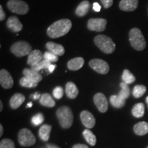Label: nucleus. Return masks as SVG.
<instances>
[{"label": "nucleus", "instance_id": "f257e3e1", "mask_svg": "<svg viewBox=\"0 0 148 148\" xmlns=\"http://www.w3.org/2000/svg\"><path fill=\"white\" fill-rule=\"evenodd\" d=\"M72 23L68 18H62L55 21L47 28V34L50 38H56L63 36L69 32Z\"/></svg>", "mask_w": 148, "mask_h": 148}, {"label": "nucleus", "instance_id": "f03ea898", "mask_svg": "<svg viewBox=\"0 0 148 148\" xmlns=\"http://www.w3.org/2000/svg\"><path fill=\"white\" fill-rule=\"evenodd\" d=\"M56 116L60 126L63 128H69L73 124V115L71 108L68 106H62L56 111Z\"/></svg>", "mask_w": 148, "mask_h": 148}, {"label": "nucleus", "instance_id": "7ed1b4c3", "mask_svg": "<svg viewBox=\"0 0 148 148\" xmlns=\"http://www.w3.org/2000/svg\"><path fill=\"white\" fill-rule=\"evenodd\" d=\"M129 40L132 47L137 51H142L146 47L145 39L141 31L134 27L129 32Z\"/></svg>", "mask_w": 148, "mask_h": 148}, {"label": "nucleus", "instance_id": "20e7f679", "mask_svg": "<svg viewBox=\"0 0 148 148\" xmlns=\"http://www.w3.org/2000/svg\"><path fill=\"white\" fill-rule=\"evenodd\" d=\"M94 42L101 51L108 54L112 53L115 50L116 45L113 40L105 35L100 34L96 36L94 38Z\"/></svg>", "mask_w": 148, "mask_h": 148}, {"label": "nucleus", "instance_id": "39448f33", "mask_svg": "<svg viewBox=\"0 0 148 148\" xmlns=\"http://www.w3.org/2000/svg\"><path fill=\"white\" fill-rule=\"evenodd\" d=\"M10 51L16 56L23 57L32 51V46L26 41H18L11 46Z\"/></svg>", "mask_w": 148, "mask_h": 148}, {"label": "nucleus", "instance_id": "423d86ee", "mask_svg": "<svg viewBox=\"0 0 148 148\" xmlns=\"http://www.w3.org/2000/svg\"><path fill=\"white\" fill-rule=\"evenodd\" d=\"M7 7L11 12L18 14H25L29 11V5L22 0H9Z\"/></svg>", "mask_w": 148, "mask_h": 148}, {"label": "nucleus", "instance_id": "0eeeda50", "mask_svg": "<svg viewBox=\"0 0 148 148\" xmlns=\"http://www.w3.org/2000/svg\"><path fill=\"white\" fill-rule=\"evenodd\" d=\"M18 140L20 145L27 147L33 145L36 143V138L29 129L23 128L18 133Z\"/></svg>", "mask_w": 148, "mask_h": 148}, {"label": "nucleus", "instance_id": "6e6552de", "mask_svg": "<svg viewBox=\"0 0 148 148\" xmlns=\"http://www.w3.org/2000/svg\"><path fill=\"white\" fill-rule=\"evenodd\" d=\"M89 66L94 71L100 74H107L109 71V65L105 60L101 59L95 58L90 61Z\"/></svg>", "mask_w": 148, "mask_h": 148}, {"label": "nucleus", "instance_id": "1a4fd4ad", "mask_svg": "<svg viewBox=\"0 0 148 148\" xmlns=\"http://www.w3.org/2000/svg\"><path fill=\"white\" fill-rule=\"evenodd\" d=\"M107 21L101 18H92L88 21L87 27L90 31L102 32L106 29Z\"/></svg>", "mask_w": 148, "mask_h": 148}, {"label": "nucleus", "instance_id": "9d476101", "mask_svg": "<svg viewBox=\"0 0 148 148\" xmlns=\"http://www.w3.org/2000/svg\"><path fill=\"white\" fill-rule=\"evenodd\" d=\"M93 100L95 106H97L99 112L104 113V112H106L108 110V101H107L106 96L103 95V93H101V92L96 93L95 96H94Z\"/></svg>", "mask_w": 148, "mask_h": 148}, {"label": "nucleus", "instance_id": "9b49d317", "mask_svg": "<svg viewBox=\"0 0 148 148\" xmlns=\"http://www.w3.org/2000/svg\"><path fill=\"white\" fill-rule=\"evenodd\" d=\"M0 84L3 88L9 89L12 88L14 84V81L10 73L5 69H1L0 71Z\"/></svg>", "mask_w": 148, "mask_h": 148}, {"label": "nucleus", "instance_id": "f8f14e48", "mask_svg": "<svg viewBox=\"0 0 148 148\" xmlns=\"http://www.w3.org/2000/svg\"><path fill=\"white\" fill-rule=\"evenodd\" d=\"M80 119L82 124L87 128H92L95 124V119L89 111L84 110L80 113Z\"/></svg>", "mask_w": 148, "mask_h": 148}, {"label": "nucleus", "instance_id": "ddd939ff", "mask_svg": "<svg viewBox=\"0 0 148 148\" xmlns=\"http://www.w3.org/2000/svg\"><path fill=\"white\" fill-rule=\"evenodd\" d=\"M7 27L13 32H19L23 29V25L15 16H11L6 22Z\"/></svg>", "mask_w": 148, "mask_h": 148}, {"label": "nucleus", "instance_id": "4468645a", "mask_svg": "<svg viewBox=\"0 0 148 148\" xmlns=\"http://www.w3.org/2000/svg\"><path fill=\"white\" fill-rule=\"evenodd\" d=\"M138 0H121L119 2V8L126 12H132L137 8Z\"/></svg>", "mask_w": 148, "mask_h": 148}, {"label": "nucleus", "instance_id": "2eb2a0df", "mask_svg": "<svg viewBox=\"0 0 148 148\" xmlns=\"http://www.w3.org/2000/svg\"><path fill=\"white\" fill-rule=\"evenodd\" d=\"M44 58L43 54L41 52V51L35 49L31 51L28 54V58H27V64L32 66L35 64L38 63L40 62L42 59Z\"/></svg>", "mask_w": 148, "mask_h": 148}, {"label": "nucleus", "instance_id": "dca6fc26", "mask_svg": "<svg viewBox=\"0 0 148 148\" xmlns=\"http://www.w3.org/2000/svg\"><path fill=\"white\" fill-rule=\"evenodd\" d=\"M23 73L24 77H26L27 78L33 81V82L38 83L42 80V77L40 74L38 73V71L36 70L31 69H24L23 71Z\"/></svg>", "mask_w": 148, "mask_h": 148}, {"label": "nucleus", "instance_id": "f3484780", "mask_svg": "<svg viewBox=\"0 0 148 148\" xmlns=\"http://www.w3.org/2000/svg\"><path fill=\"white\" fill-rule=\"evenodd\" d=\"M46 48L51 52L58 56H63L64 53V48L62 45L53 42H48L46 44Z\"/></svg>", "mask_w": 148, "mask_h": 148}, {"label": "nucleus", "instance_id": "a211bd4d", "mask_svg": "<svg viewBox=\"0 0 148 148\" xmlns=\"http://www.w3.org/2000/svg\"><path fill=\"white\" fill-rule=\"evenodd\" d=\"M84 64V60L82 57L72 58L67 63V66L69 69L71 71H77L82 67Z\"/></svg>", "mask_w": 148, "mask_h": 148}, {"label": "nucleus", "instance_id": "6ab92c4d", "mask_svg": "<svg viewBox=\"0 0 148 148\" xmlns=\"http://www.w3.org/2000/svg\"><path fill=\"white\" fill-rule=\"evenodd\" d=\"M25 97L21 93H15L10 99V106L12 109L18 108L25 101Z\"/></svg>", "mask_w": 148, "mask_h": 148}, {"label": "nucleus", "instance_id": "aec40b11", "mask_svg": "<svg viewBox=\"0 0 148 148\" xmlns=\"http://www.w3.org/2000/svg\"><path fill=\"white\" fill-rule=\"evenodd\" d=\"M90 7V2L87 0H84L77 5L76 10H75V14L78 16H84L88 13Z\"/></svg>", "mask_w": 148, "mask_h": 148}, {"label": "nucleus", "instance_id": "412c9836", "mask_svg": "<svg viewBox=\"0 0 148 148\" xmlns=\"http://www.w3.org/2000/svg\"><path fill=\"white\" fill-rule=\"evenodd\" d=\"M65 92L66 96L70 99H75L78 95V88H77L76 85L71 82L66 83L65 86Z\"/></svg>", "mask_w": 148, "mask_h": 148}, {"label": "nucleus", "instance_id": "4be33fe9", "mask_svg": "<svg viewBox=\"0 0 148 148\" xmlns=\"http://www.w3.org/2000/svg\"><path fill=\"white\" fill-rule=\"evenodd\" d=\"M134 132L138 136H143L148 133V123L145 121H140L135 124Z\"/></svg>", "mask_w": 148, "mask_h": 148}, {"label": "nucleus", "instance_id": "5701e85b", "mask_svg": "<svg viewBox=\"0 0 148 148\" xmlns=\"http://www.w3.org/2000/svg\"><path fill=\"white\" fill-rule=\"evenodd\" d=\"M51 130V126L50 125L44 124L40 127L38 134L40 139L43 140V141H47L49 138V135Z\"/></svg>", "mask_w": 148, "mask_h": 148}, {"label": "nucleus", "instance_id": "b1692460", "mask_svg": "<svg viewBox=\"0 0 148 148\" xmlns=\"http://www.w3.org/2000/svg\"><path fill=\"white\" fill-rule=\"evenodd\" d=\"M40 103L42 106L52 108L55 106L56 102L49 93H43L40 98Z\"/></svg>", "mask_w": 148, "mask_h": 148}, {"label": "nucleus", "instance_id": "393cba45", "mask_svg": "<svg viewBox=\"0 0 148 148\" xmlns=\"http://www.w3.org/2000/svg\"><path fill=\"white\" fill-rule=\"evenodd\" d=\"M145 113V106L143 103H138L135 104L132 108V115L136 118H140L143 116Z\"/></svg>", "mask_w": 148, "mask_h": 148}, {"label": "nucleus", "instance_id": "a878e982", "mask_svg": "<svg viewBox=\"0 0 148 148\" xmlns=\"http://www.w3.org/2000/svg\"><path fill=\"white\" fill-rule=\"evenodd\" d=\"M83 136L87 143L91 146H94L97 143V138L95 134L92 133L90 130L86 129L83 131Z\"/></svg>", "mask_w": 148, "mask_h": 148}, {"label": "nucleus", "instance_id": "bb28decb", "mask_svg": "<svg viewBox=\"0 0 148 148\" xmlns=\"http://www.w3.org/2000/svg\"><path fill=\"white\" fill-rule=\"evenodd\" d=\"M110 101L111 104H112V106L116 108H122L125 103V99H122V98L120 97L118 95H114L111 96L110 97Z\"/></svg>", "mask_w": 148, "mask_h": 148}, {"label": "nucleus", "instance_id": "cd10ccee", "mask_svg": "<svg viewBox=\"0 0 148 148\" xmlns=\"http://www.w3.org/2000/svg\"><path fill=\"white\" fill-rule=\"evenodd\" d=\"M122 80L125 84H130L135 82L136 78H135L134 75L128 69H125L123 72V74H122Z\"/></svg>", "mask_w": 148, "mask_h": 148}, {"label": "nucleus", "instance_id": "c85d7f7f", "mask_svg": "<svg viewBox=\"0 0 148 148\" xmlns=\"http://www.w3.org/2000/svg\"><path fill=\"white\" fill-rule=\"evenodd\" d=\"M51 62L50 61L46 60V59L43 58L42 60L40 61V62H38V63L35 64L34 65L31 66V68L33 69L36 70L37 71H39L41 69H48L49 66L51 65Z\"/></svg>", "mask_w": 148, "mask_h": 148}, {"label": "nucleus", "instance_id": "c756f323", "mask_svg": "<svg viewBox=\"0 0 148 148\" xmlns=\"http://www.w3.org/2000/svg\"><path fill=\"white\" fill-rule=\"evenodd\" d=\"M120 86H121V89L120 90L118 95L122 99H125L129 97L130 94V89L128 84H125V82H122L120 83Z\"/></svg>", "mask_w": 148, "mask_h": 148}, {"label": "nucleus", "instance_id": "7c9ffc66", "mask_svg": "<svg viewBox=\"0 0 148 148\" xmlns=\"http://www.w3.org/2000/svg\"><path fill=\"white\" fill-rule=\"evenodd\" d=\"M147 88L144 85H136L133 88L132 94L135 98L142 97L145 93Z\"/></svg>", "mask_w": 148, "mask_h": 148}, {"label": "nucleus", "instance_id": "2f4dec72", "mask_svg": "<svg viewBox=\"0 0 148 148\" xmlns=\"http://www.w3.org/2000/svg\"><path fill=\"white\" fill-rule=\"evenodd\" d=\"M19 84H21V86H23V87L34 88L36 87L37 84H38V83L33 82V81L30 80L29 79L27 78L26 77H23L20 79Z\"/></svg>", "mask_w": 148, "mask_h": 148}, {"label": "nucleus", "instance_id": "473e14b6", "mask_svg": "<svg viewBox=\"0 0 148 148\" xmlns=\"http://www.w3.org/2000/svg\"><path fill=\"white\" fill-rule=\"evenodd\" d=\"M0 148H15V145L12 140L4 138L0 142Z\"/></svg>", "mask_w": 148, "mask_h": 148}, {"label": "nucleus", "instance_id": "72a5a7b5", "mask_svg": "<svg viewBox=\"0 0 148 148\" xmlns=\"http://www.w3.org/2000/svg\"><path fill=\"white\" fill-rule=\"evenodd\" d=\"M44 58L46 60L50 61L51 62H56L58 60V56L57 55L54 54V53L51 52V51H45L43 54Z\"/></svg>", "mask_w": 148, "mask_h": 148}, {"label": "nucleus", "instance_id": "f704fd0d", "mask_svg": "<svg viewBox=\"0 0 148 148\" xmlns=\"http://www.w3.org/2000/svg\"><path fill=\"white\" fill-rule=\"evenodd\" d=\"M44 121V116L42 115V113H38L33 116L32 118V123L33 125H39Z\"/></svg>", "mask_w": 148, "mask_h": 148}, {"label": "nucleus", "instance_id": "c9c22d12", "mask_svg": "<svg viewBox=\"0 0 148 148\" xmlns=\"http://www.w3.org/2000/svg\"><path fill=\"white\" fill-rule=\"evenodd\" d=\"M53 95L56 99H59L63 96V89L61 86H56L53 90Z\"/></svg>", "mask_w": 148, "mask_h": 148}, {"label": "nucleus", "instance_id": "e433bc0d", "mask_svg": "<svg viewBox=\"0 0 148 148\" xmlns=\"http://www.w3.org/2000/svg\"><path fill=\"white\" fill-rule=\"evenodd\" d=\"M101 3H102L104 8H109L110 7L112 6V3H113V0H100Z\"/></svg>", "mask_w": 148, "mask_h": 148}, {"label": "nucleus", "instance_id": "4c0bfd02", "mask_svg": "<svg viewBox=\"0 0 148 148\" xmlns=\"http://www.w3.org/2000/svg\"><path fill=\"white\" fill-rule=\"evenodd\" d=\"M5 18V14L3 10L2 5H0V21H3Z\"/></svg>", "mask_w": 148, "mask_h": 148}, {"label": "nucleus", "instance_id": "58836bf2", "mask_svg": "<svg viewBox=\"0 0 148 148\" xmlns=\"http://www.w3.org/2000/svg\"><path fill=\"white\" fill-rule=\"evenodd\" d=\"M92 8L95 12H99L101 10V6L97 2H95L92 5Z\"/></svg>", "mask_w": 148, "mask_h": 148}, {"label": "nucleus", "instance_id": "ea45409f", "mask_svg": "<svg viewBox=\"0 0 148 148\" xmlns=\"http://www.w3.org/2000/svg\"><path fill=\"white\" fill-rule=\"evenodd\" d=\"M72 148H89L87 145H84V144H75Z\"/></svg>", "mask_w": 148, "mask_h": 148}, {"label": "nucleus", "instance_id": "a19ab883", "mask_svg": "<svg viewBox=\"0 0 148 148\" xmlns=\"http://www.w3.org/2000/svg\"><path fill=\"white\" fill-rule=\"evenodd\" d=\"M32 97H33V99H40V97H41V95H40V93H38V92H36L34 95H32Z\"/></svg>", "mask_w": 148, "mask_h": 148}, {"label": "nucleus", "instance_id": "79ce46f5", "mask_svg": "<svg viewBox=\"0 0 148 148\" xmlns=\"http://www.w3.org/2000/svg\"><path fill=\"white\" fill-rule=\"evenodd\" d=\"M56 66L55 64H51V65L49 66V68H48V70H49V73H52V72L54 71Z\"/></svg>", "mask_w": 148, "mask_h": 148}, {"label": "nucleus", "instance_id": "37998d69", "mask_svg": "<svg viewBox=\"0 0 148 148\" xmlns=\"http://www.w3.org/2000/svg\"><path fill=\"white\" fill-rule=\"evenodd\" d=\"M46 147L47 148H60L58 146L56 145H53V144H47L46 145Z\"/></svg>", "mask_w": 148, "mask_h": 148}, {"label": "nucleus", "instance_id": "c03bdc74", "mask_svg": "<svg viewBox=\"0 0 148 148\" xmlns=\"http://www.w3.org/2000/svg\"><path fill=\"white\" fill-rule=\"evenodd\" d=\"M3 125L1 124H0V136H1L3 135Z\"/></svg>", "mask_w": 148, "mask_h": 148}, {"label": "nucleus", "instance_id": "a18cd8bd", "mask_svg": "<svg viewBox=\"0 0 148 148\" xmlns=\"http://www.w3.org/2000/svg\"><path fill=\"white\" fill-rule=\"evenodd\" d=\"M2 109H3V103H2V101H0V111H2Z\"/></svg>", "mask_w": 148, "mask_h": 148}, {"label": "nucleus", "instance_id": "49530a36", "mask_svg": "<svg viewBox=\"0 0 148 148\" xmlns=\"http://www.w3.org/2000/svg\"><path fill=\"white\" fill-rule=\"evenodd\" d=\"M32 106V102H29L27 104V108H30V107Z\"/></svg>", "mask_w": 148, "mask_h": 148}, {"label": "nucleus", "instance_id": "de8ad7c7", "mask_svg": "<svg viewBox=\"0 0 148 148\" xmlns=\"http://www.w3.org/2000/svg\"><path fill=\"white\" fill-rule=\"evenodd\" d=\"M145 101H146V103H147V106H148V96L147 97H146V99H145Z\"/></svg>", "mask_w": 148, "mask_h": 148}, {"label": "nucleus", "instance_id": "09e8293b", "mask_svg": "<svg viewBox=\"0 0 148 148\" xmlns=\"http://www.w3.org/2000/svg\"><path fill=\"white\" fill-rule=\"evenodd\" d=\"M147 148H148V146H147Z\"/></svg>", "mask_w": 148, "mask_h": 148}]
</instances>
